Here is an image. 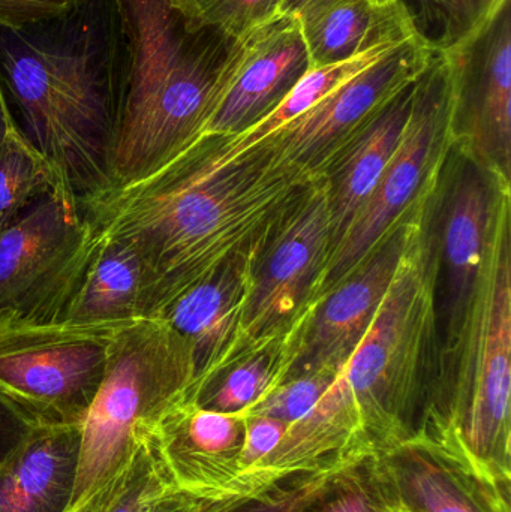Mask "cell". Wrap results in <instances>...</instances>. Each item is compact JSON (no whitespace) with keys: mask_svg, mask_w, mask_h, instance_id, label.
<instances>
[{"mask_svg":"<svg viewBox=\"0 0 511 512\" xmlns=\"http://www.w3.org/2000/svg\"><path fill=\"white\" fill-rule=\"evenodd\" d=\"M245 420V444H243L242 459H240L242 484L248 490H257L251 486L249 480L260 463L278 447L290 424L275 418L258 417V415L245 414Z\"/></svg>","mask_w":511,"mask_h":512,"instance_id":"32","label":"cell"},{"mask_svg":"<svg viewBox=\"0 0 511 512\" xmlns=\"http://www.w3.org/2000/svg\"><path fill=\"white\" fill-rule=\"evenodd\" d=\"M81 426H32L0 462V512H65Z\"/></svg>","mask_w":511,"mask_h":512,"instance_id":"20","label":"cell"},{"mask_svg":"<svg viewBox=\"0 0 511 512\" xmlns=\"http://www.w3.org/2000/svg\"><path fill=\"white\" fill-rule=\"evenodd\" d=\"M440 177L371 254L314 306L308 307L294 328L290 364L282 382L318 370L339 372L347 363L371 327L407 248L420 206Z\"/></svg>","mask_w":511,"mask_h":512,"instance_id":"12","label":"cell"},{"mask_svg":"<svg viewBox=\"0 0 511 512\" xmlns=\"http://www.w3.org/2000/svg\"><path fill=\"white\" fill-rule=\"evenodd\" d=\"M393 511L377 454L369 453L339 466L299 512Z\"/></svg>","mask_w":511,"mask_h":512,"instance_id":"27","label":"cell"},{"mask_svg":"<svg viewBox=\"0 0 511 512\" xmlns=\"http://www.w3.org/2000/svg\"><path fill=\"white\" fill-rule=\"evenodd\" d=\"M132 322L0 316V400L30 427L81 426L114 340Z\"/></svg>","mask_w":511,"mask_h":512,"instance_id":"7","label":"cell"},{"mask_svg":"<svg viewBox=\"0 0 511 512\" xmlns=\"http://www.w3.org/2000/svg\"><path fill=\"white\" fill-rule=\"evenodd\" d=\"M29 427L17 412L0 400V462L26 435Z\"/></svg>","mask_w":511,"mask_h":512,"instance_id":"35","label":"cell"},{"mask_svg":"<svg viewBox=\"0 0 511 512\" xmlns=\"http://www.w3.org/2000/svg\"><path fill=\"white\" fill-rule=\"evenodd\" d=\"M98 254L72 300L66 321H137L147 318V276L128 243L101 236Z\"/></svg>","mask_w":511,"mask_h":512,"instance_id":"22","label":"cell"},{"mask_svg":"<svg viewBox=\"0 0 511 512\" xmlns=\"http://www.w3.org/2000/svg\"><path fill=\"white\" fill-rule=\"evenodd\" d=\"M197 372L188 343L164 319L143 318L117 334L104 379L80 430L74 492L80 510L122 468L135 445L194 399Z\"/></svg>","mask_w":511,"mask_h":512,"instance_id":"6","label":"cell"},{"mask_svg":"<svg viewBox=\"0 0 511 512\" xmlns=\"http://www.w3.org/2000/svg\"><path fill=\"white\" fill-rule=\"evenodd\" d=\"M375 454L396 511L511 512V483L482 474L428 439L414 436Z\"/></svg>","mask_w":511,"mask_h":512,"instance_id":"16","label":"cell"},{"mask_svg":"<svg viewBox=\"0 0 511 512\" xmlns=\"http://www.w3.org/2000/svg\"><path fill=\"white\" fill-rule=\"evenodd\" d=\"M440 180L420 206L371 327L341 367L372 453L416 435L437 381L441 342L435 206Z\"/></svg>","mask_w":511,"mask_h":512,"instance_id":"4","label":"cell"},{"mask_svg":"<svg viewBox=\"0 0 511 512\" xmlns=\"http://www.w3.org/2000/svg\"><path fill=\"white\" fill-rule=\"evenodd\" d=\"M311 68L296 15L279 14L252 30L231 48L221 96L201 135L242 134L269 116Z\"/></svg>","mask_w":511,"mask_h":512,"instance_id":"15","label":"cell"},{"mask_svg":"<svg viewBox=\"0 0 511 512\" xmlns=\"http://www.w3.org/2000/svg\"><path fill=\"white\" fill-rule=\"evenodd\" d=\"M449 62L456 141L477 161L511 173V0L443 51Z\"/></svg>","mask_w":511,"mask_h":512,"instance_id":"13","label":"cell"},{"mask_svg":"<svg viewBox=\"0 0 511 512\" xmlns=\"http://www.w3.org/2000/svg\"><path fill=\"white\" fill-rule=\"evenodd\" d=\"M255 262L225 265L186 289L155 318L183 337L194 358L198 388L242 357L240 322Z\"/></svg>","mask_w":511,"mask_h":512,"instance_id":"18","label":"cell"},{"mask_svg":"<svg viewBox=\"0 0 511 512\" xmlns=\"http://www.w3.org/2000/svg\"><path fill=\"white\" fill-rule=\"evenodd\" d=\"M393 512H402V511H396V510H395V511H393Z\"/></svg>","mask_w":511,"mask_h":512,"instance_id":"39","label":"cell"},{"mask_svg":"<svg viewBox=\"0 0 511 512\" xmlns=\"http://www.w3.org/2000/svg\"><path fill=\"white\" fill-rule=\"evenodd\" d=\"M503 0H455L449 47L476 30ZM446 51V50H444Z\"/></svg>","mask_w":511,"mask_h":512,"instance_id":"34","label":"cell"},{"mask_svg":"<svg viewBox=\"0 0 511 512\" xmlns=\"http://www.w3.org/2000/svg\"><path fill=\"white\" fill-rule=\"evenodd\" d=\"M455 141L449 62L443 51H434L417 77L413 108L398 149L327 259L309 307L342 282L410 212L441 176Z\"/></svg>","mask_w":511,"mask_h":512,"instance_id":"8","label":"cell"},{"mask_svg":"<svg viewBox=\"0 0 511 512\" xmlns=\"http://www.w3.org/2000/svg\"><path fill=\"white\" fill-rule=\"evenodd\" d=\"M299 20L312 68L398 47L417 36L399 0L341 3L300 15Z\"/></svg>","mask_w":511,"mask_h":512,"instance_id":"21","label":"cell"},{"mask_svg":"<svg viewBox=\"0 0 511 512\" xmlns=\"http://www.w3.org/2000/svg\"><path fill=\"white\" fill-rule=\"evenodd\" d=\"M117 3L129 72L111 147L110 188L143 179L203 134L236 42L213 30L192 32L170 0Z\"/></svg>","mask_w":511,"mask_h":512,"instance_id":"3","label":"cell"},{"mask_svg":"<svg viewBox=\"0 0 511 512\" xmlns=\"http://www.w3.org/2000/svg\"><path fill=\"white\" fill-rule=\"evenodd\" d=\"M291 346L293 330L282 339L246 352L204 382L192 400L200 408L222 414L248 411L281 384L290 364Z\"/></svg>","mask_w":511,"mask_h":512,"instance_id":"23","label":"cell"},{"mask_svg":"<svg viewBox=\"0 0 511 512\" xmlns=\"http://www.w3.org/2000/svg\"><path fill=\"white\" fill-rule=\"evenodd\" d=\"M12 122V114L9 111L8 102H6L5 93H3L2 86H0V143L5 138L6 131Z\"/></svg>","mask_w":511,"mask_h":512,"instance_id":"38","label":"cell"},{"mask_svg":"<svg viewBox=\"0 0 511 512\" xmlns=\"http://www.w3.org/2000/svg\"><path fill=\"white\" fill-rule=\"evenodd\" d=\"M511 189L503 186L452 372L432 391L416 435L511 483ZM413 436V438H414Z\"/></svg>","mask_w":511,"mask_h":512,"instance_id":"5","label":"cell"},{"mask_svg":"<svg viewBox=\"0 0 511 512\" xmlns=\"http://www.w3.org/2000/svg\"><path fill=\"white\" fill-rule=\"evenodd\" d=\"M192 32L213 30L231 41L281 14L284 0H170Z\"/></svg>","mask_w":511,"mask_h":512,"instance_id":"28","label":"cell"},{"mask_svg":"<svg viewBox=\"0 0 511 512\" xmlns=\"http://www.w3.org/2000/svg\"><path fill=\"white\" fill-rule=\"evenodd\" d=\"M128 72L117 0H81L51 20L0 27V86L15 125L50 165L59 194L81 209L110 188Z\"/></svg>","mask_w":511,"mask_h":512,"instance_id":"2","label":"cell"},{"mask_svg":"<svg viewBox=\"0 0 511 512\" xmlns=\"http://www.w3.org/2000/svg\"><path fill=\"white\" fill-rule=\"evenodd\" d=\"M507 183H511L509 177L477 161L455 141L441 174L435 207L438 268L444 273L446 322L435 384L449 376L458 360L495 207Z\"/></svg>","mask_w":511,"mask_h":512,"instance_id":"10","label":"cell"},{"mask_svg":"<svg viewBox=\"0 0 511 512\" xmlns=\"http://www.w3.org/2000/svg\"><path fill=\"white\" fill-rule=\"evenodd\" d=\"M50 192L59 194L50 165L24 137L12 117L0 143V228Z\"/></svg>","mask_w":511,"mask_h":512,"instance_id":"26","label":"cell"},{"mask_svg":"<svg viewBox=\"0 0 511 512\" xmlns=\"http://www.w3.org/2000/svg\"><path fill=\"white\" fill-rule=\"evenodd\" d=\"M344 463L320 471L296 472L263 489L227 496L210 512H299Z\"/></svg>","mask_w":511,"mask_h":512,"instance_id":"29","label":"cell"},{"mask_svg":"<svg viewBox=\"0 0 511 512\" xmlns=\"http://www.w3.org/2000/svg\"><path fill=\"white\" fill-rule=\"evenodd\" d=\"M245 432L243 412L222 414L188 400L164 418L155 441L180 493L219 499L252 492L243 486L240 468Z\"/></svg>","mask_w":511,"mask_h":512,"instance_id":"17","label":"cell"},{"mask_svg":"<svg viewBox=\"0 0 511 512\" xmlns=\"http://www.w3.org/2000/svg\"><path fill=\"white\" fill-rule=\"evenodd\" d=\"M333 228L323 180L294 207L261 252L243 306V354L287 336L311 303L332 254Z\"/></svg>","mask_w":511,"mask_h":512,"instance_id":"11","label":"cell"},{"mask_svg":"<svg viewBox=\"0 0 511 512\" xmlns=\"http://www.w3.org/2000/svg\"><path fill=\"white\" fill-rule=\"evenodd\" d=\"M320 176L272 138L246 149L201 135L143 179L83 207L101 236L128 243L147 276V318L234 262L257 264L279 225Z\"/></svg>","mask_w":511,"mask_h":512,"instance_id":"1","label":"cell"},{"mask_svg":"<svg viewBox=\"0 0 511 512\" xmlns=\"http://www.w3.org/2000/svg\"><path fill=\"white\" fill-rule=\"evenodd\" d=\"M101 237L69 198L50 192L0 228V316L63 321Z\"/></svg>","mask_w":511,"mask_h":512,"instance_id":"9","label":"cell"},{"mask_svg":"<svg viewBox=\"0 0 511 512\" xmlns=\"http://www.w3.org/2000/svg\"><path fill=\"white\" fill-rule=\"evenodd\" d=\"M417 36L434 51L449 47L455 0H399Z\"/></svg>","mask_w":511,"mask_h":512,"instance_id":"31","label":"cell"},{"mask_svg":"<svg viewBox=\"0 0 511 512\" xmlns=\"http://www.w3.org/2000/svg\"><path fill=\"white\" fill-rule=\"evenodd\" d=\"M395 48V47H393ZM387 50H375L371 53L354 57L347 62L333 63V65L317 66L311 68L299 81L291 92L282 99L281 104L260 122L246 129L242 134L230 135L231 146L236 149H246L260 141L266 140L297 117L311 110L312 107L323 101L330 93L335 92L342 84L347 83L354 75L377 62Z\"/></svg>","mask_w":511,"mask_h":512,"instance_id":"25","label":"cell"},{"mask_svg":"<svg viewBox=\"0 0 511 512\" xmlns=\"http://www.w3.org/2000/svg\"><path fill=\"white\" fill-rule=\"evenodd\" d=\"M356 2V0H284L282 3L281 14L300 15L309 14V12L321 11V9L330 8V6L341 5V3ZM375 3H389L395 0H371Z\"/></svg>","mask_w":511,"mask_h":512,"instance_id":"36","label":"cell"},{"mask_svg":"<svg viewBox=\"0 0 511 512\" xmlns=\"http://www.w3.org/2000/svg\"><path fill=\"white\" fill-rule=\"evenodd\" d=\"M188 499L174 487L152 436L138 442L116 475L75 512H167Z\"/></svg>","mask_w":511,"mask_h":512,"instance_id":"24","label":"cell"},{"mask_svg":"<svg viewBox=\"0 0 511 512\" xmlns=\"http://www.w3.org/2000/svg\"><path fill=\"white\" fill-rule=\"evenodd\" d=\"M222 499V498H219ZM219 499H197L191 498L180 504L179 507L167 512H210Z\"/></svg>","mask_w":511,"mask_h":512,"instance_id":"37","label":"cell"},{"mask_svg":"<svg viewBox=\"0 0 511 512\" xmlns=\"http://www.w3.org/2000/svg\"><path fill=\"white\" fill-rule=\"evenodd\" d=\"M416 80L402 87L362 128L357 129L318 173L329 201L332 252L365 206L398 149L413 108Z\"/></svg>","mask_w":511,"mask_h":512,"instance_id":"19","label":"cell"},{"mask_svg":"<svg viewBox=\"0 0 511 512\" xmlns=\"http://www.w3.org/2000/svg\"><path fill=\"white\" fill-rule=\"evenodd\" d=\"M432 53L419 36H413L269 138L288 158L318 176L330 156L357 129L419 77Z\"/></svg>","mask_w":511,"mask_h":512,"instance_id":"14","label":"cell"},{"mask_svg":"<svg viewBox=\"0 0 511 512\" xmlns=\"http://www.w3.org/2000/svg\"><path fill=\"white\" fill-rule=\"evenodd\" d=\"M81 0H0V27L21 29L71 11Z\"/></svg>","mask_w":511,"mask_h":512,"instance_id":"33","label":"cell"},{"mask_svg":"<svg viewBox=\"0 0 511 512\" xmlns=\"http://www.w3.org/2000/svg\"><path fill=\"white\" fill-rule=\"evenodd\" d=\"M338 373L326 369L288 379L270 390L243 414L275 418L287 424L296 423L320 402Z\"/></svg>","mask_w":511,"mask_h":512,"instance_id":"30","label":"cell"}]
</instances>
